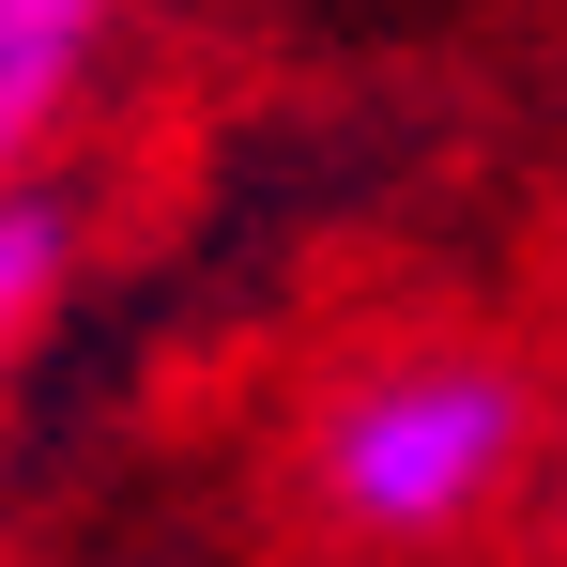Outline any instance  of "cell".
<instances>
[{"mask_svg": "<svg viewBox=\"0 0 567 567\" xmlns=\"http://www.w3.org/2000/svg\"><path fill=\"white\" fill-rule=\"evenodd\" d=\"M123 16L138 0H0V199H47V154L93 107Z\"/></svg>", "mask_w": 567, "mask_h": 567, "instance_id": "2", "label": "cell"}, {"mask_svg": "<svg viewBox=\"0 0 567 567\" xmlns=\"http://www.w3.org/2000/svg\"><path fill=\"white\" fill-rule=\"evenodd\" d=\"M522 475H537V383L475 338H399L307 414V506L353 553H461Z\"/></svg>", "mask_w": 567, "mask_h": 567, "instance_id": "1", "label": "cell"}, {"mask_svg": "<svg viewBox=\"0 0 567 567\" xmlns=\"http://www.w3.org/2000/svg\"><path fill=\"white\" fill-rule=\"evenodd\" d=\"M62 277H78V215H62V199H0V369L47 338Z\"/></svg>", "mask_w": 567, "mask_h": 567, "instance_id": "3", "label": "cell"}]
</instances>
